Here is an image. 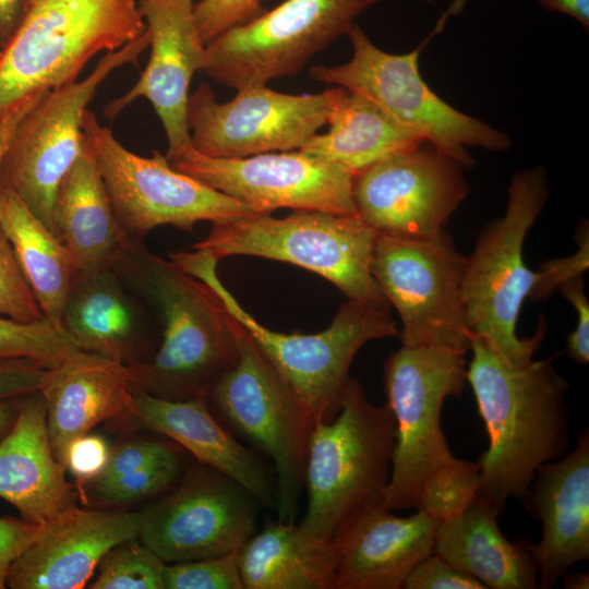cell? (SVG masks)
<instances>
[{
	"label": "cell",
	"instance_id": "9",
	"mask_svg": "<svg viewBox=\"0 0 589 589\" xmlns=\"http://www.w3.org/2000/svg\"><path fill=\"white\" fill-rule=\"evenodd\" d=\"M235 329L239 359L208 397L235 432L269 458L276 519L296 522L316 421L236 318Z\"/></svg>",
	"mask_w": 589,
	"mask_h": 589
},
{
	"label": "cell",
	"instance_id": "38",
	"mask_svg": "<svg viewBox=\"0 0 589 589\" xmlns=\"http://www.w3.org/2000/svg\"><path fill=\"white\" fill-rule=\"evenodd\" d=\"M262 0H200L194 17L205 45L227 31L256 19L264 12Z\"/></svg>",
	"mask_w": 589,
	"mask_h": 589
},
{
	"label": "cell",
	"instance_id": "35",
	"mask_svg": "<svg viewBox=\"0 0 589 589\" xmlns=\"http://www.w3.org/2000/svg\"><path fill=\"white\" fill-rule=\"evenodd\" d=\"M178 458L156 462L107 480H94L93 498L100 503H129L155 495L176 480Z\"/></svg>",
	"mask_w": 589,
	"mask_h": 589
},
{
	"label": "cell",
	"instance_id": "32",
	"mask_svg": "<svg viewBox=\"0 0 589 589\" xmlns=\"http://www.w3.org/2000/svg\"><path fill=\"white\" fill-rule=\"evenodd\" d=\"M479 474V461L452 455L424 479L414 509L440 522L461 516L477 497Z\"/></svg>",
	"mask_w": 589,
	"mask_h": 589
},
{
	"label": "cell",
	"instance_id": "44",
	"mask_svg": "<svg viewBox=\"0 0 589 589\" xmlns=\"http://www.w3.org/2000/svg\"><path fill=\"white\" fill-rule=\"evenodd\" d=\"M48 370L32 359H0V401L39 392Z\"/></svg>",
	"mask_w": 589,
	"mask_h": 589
},
{
	"label": "cell",
	"instance_id": "34",
	"mask_svg": "<svg viewBox=\"0 0 589 589\" xmlns=\"http://www.w3.org/2000/svg\"><path fill=\"white\" fill-rule=\"evenodd\" d=\"M98 566L91 589H164L166 563L135 538L109 550Z\"/></svg>",
	"mask_w": 589,
	"mask_h": 589
},
{
	"label": "cell",
	"instance_id": "26",
	"mask_svg": "<svg viewBox=\"0 0 589 589\" xmlns=\"http://www.w3.org/2000/svg\"><path fill=\"white\" fill-rule=\"evenodd\" d=\"M55 232L71 254L75 275L112 268L128 239L86 139L82 154L60 185Z\"/></svg>",
	"mask_w": 589,
	"mask_h": 589
},
{
	"label": "cell",
	"instance_id": "4",
	"mask_svg": "<svg viewBox=\"0 0 589 589\" xmlns=\"http://www.w3.org/2000/svg\"><path fill=\"white\" fill-rule=\"evenodd\" d=\"M169 257L214 291L315 421H330L339 412L358 351L371 340L399 336L388 306L353 300H347L320 333L272 330L249 314L224 286L216 271L218 261L207 251L191 248Z\"/></svg>",
	"mask_w": 589,
	"mask_h": 589
},
{
	"label": "cell",
	"instance_id": "29",
	"mask_svg": "<svg viewBox=\"0 0 589 589\" xmlns=\"http://www.w3.org/2000/svg\"><path fill=\"white\" fill-rule=\"evenodd\" d=\"M328 130L312 135L299 151L353 176L404 149L424 143L362 95L338 86Z\"/></svg>",
	"mask_w": 589,
	"mask_h": 589
},
{
	"label": "cell",
	"instance_id": "36",
	"mask_svg": "<svg viewBox=\"0 0 589 589\" xmlns=\"http://www.w3.org/2000/svg\"><path fill=\"white\" fill-rule=\"evenodd\" d=\"M166 589H244L238 551L220 556L166 564Z\"/></svg>",
	"mask_w": 589,
	"mask_h": 589
},
{
	"label": "cell",
	"instance_id": "40",
	"mask_svg": "<svg viewBox=\"0 0 589 589\" xmlns=\"http://www.w3.org/2000/svg\"><path fill=\"white\" fill-rule=\"evenodd\" d=\"M405 589H486L474 577L459 570L437 553L422 558L407 576Z\"/></svg>",
	"mask_w": 589,
	"mask_h": 589
},
{
	"label": "cell",
	"instance_id": "28",
	"mask_svg": "<svg viewBox=\"0 0 589 589\" xmlns=\"http://www.w3.org/2000/svg\"><path fill=\"white\" fill-rule=\"evenodd\" d=\"M238 564L244 589H330L335 553L297 522L268 519L238 551Z\"/></svg>",
	"mask_w": 589,
	"mask_h": 589
},
{
	"label": "cell",
	"instance_id": "30",
	"mask_svg": "<svg viewBox=\"0 0 589 589\" xmlns=\"http://www.w3.org/2000/svg\"><path fill=\"white\" fill-rule=\"evenodd\" d=\"M122 286L113 268L75 275L61 325L82 350L125 361L140 317Z\"/></svg>",
	"mask_w": 589,
	"mask_h": 589
},
{
	"label": "cell",
	"instance_id": "43",
	"mask_svg": "<svg viewBox=\"0 0 589 589\" xmlns=\"http://www.w3.org/2000/svg\"><path fill=\"white\" fill-rule=\"evenodd\" d=\"M110 456L106 441L94 434L75 438L67 450L65 470L81 483L95 480L105 469Z\"/></svg>",
	"mask_w": 589,
	"mask_h": 589
},
{
	"label": "cell",
	"instance_id": "45",
	"mask_svg": "<svg viewBox=\"0 0 589 589\" xmlns=\"http://www.w3.org/2000/svg\"><path fill=\"white\" fill-rule=\"evenodd\" d=\"M43 527L24 519L0 517V589L7 587L13 562L39 537Z\"/></svg>",
	"mask_w": 589,
	"mask_h": 589
},
{
	"label": "cell",
	"instance_id": "23",
	"mask_svg": "<svg viewBox=\"0 0 589 589\" xmlns=\"http://www.w3.org/2000/svg\"><path fill=\"white\" fill-rule=\"evenodd\" d=\"M139 389L135 363L81 350L50 368L39 390L47 431L58 464L65 470L70 444L103 421L133 416Z\"/></svg>",
	"mask_w": 589,
	"mask_h": 589
},
{
	"label": "cell",
	"instance_id": "41",
	"mask_svg": "<svg viewBox=\"0 0 589 589\" xmlns=\"http://www.w3.org/2000/svg\"><path fill=\"white\" fill-rule=\"evenodd\" d=\"M177 458L171 447L151 441L125 443L112 452L104 471L95 480H107L143 467ZM94 481V480H93Z\"/></svg>",
	"mask_w": 589,
	"mask_h": 589
},
{
	"label": "cell",
	"instance_id": "7",
	"mask_svg": "<svg viewBox=\"0 0 589 589\" xmlns=\"http://www.w3.org/2000/svg\"><path fill=\"white\" fill-rule=\"evenodd\" d=\"M549 192L541 167L517 171L508 187L505 213L481 231L464 269L462 301L470 334L484 338L518 365L533 360L545 337L543 315L528 338L518 337L517 322L537 280V272L525 263L524 243Z\"/></svg>",
	"mask_w": 589,
	"mask_h": 589
},
{
	"label": "cell",
	"instance_id": "15",
	"mask_svg": "<svg viewBox=\"0 0 589 589\" xmlns=\"http://www.w3.org/2000/svg\"><path fill=\"white\" fill-rule=\"evenodd\" d=\"M218 103L204 82L190 94L188 125L192 146L216 158L299 149L327 123L338 86L316 94L292 95L266 84L236 89Z\"/></svg>",
	"mask_w": 589,
	"mask_h": 589
},
{
	"label": "cell",
	"instance_id": "14",
	"mask_svg": "<svg viewBox=\"0 0 589 589\" xmlns=\"http://www.w3.org/2000/svg\"><path fill=\"white\" fill-rule=\"evenodd\" d=\"M465 264L445 229L423 239L377 233L371 273L400 317L402 346L469 350Z\"/></svg>",
	"mask_w": 589,
	"mask_h": 589
},
{
	"label": "cell",
	"instance_id": "37",
	"mask_svg": "<svg viewBox=\"0 0 589 589\" xmlns=\"http://www.w3.org/2000/svg\"><path fill=\"white\" fill-rule=\"evenodd\" d=\"M0 315L21 322H34L45 317L1 226Z\"/></svg>",
	"mask_w": 589,
	"mask_h": 589
},
{
	"label": "cell",
	"instance_id": "16",
	"mask_svg": "<svg viewBox=\"0 0 589 589\" xmlns=\"http://www.w3.org/2000/svg\"><path fill=\"white\" fill-rule=\"evenodd\" d=\"M168 160L176 170L256 214L291 208L357 215L352 200L354 176L299 149L216 158L190 146Z\"/></svg>",
	"mask_w": 589,
	"mask_h": 589
},
{
	"label": "cell",
	"instance_id": "48",
	"mask_svg": "<svg viewBox=\"0 0 589 589\" xmlns=\"http://www.w3.org/2000/svg\"><path fill=\"white\" fill-rule=\"evenodd\" d=\"M43 94H40L39 96H37L33 100H31L27 105H25L20 111H17L15 115H13L4 124H2L0 127V191H1V165H2V160H3V156H4L5 151L8 148V145L10 143V140H11V137L13 135V132H14L19 121L25 115V112L36 103V100Z\"/></svg>",
	"mask_w": 589,
	"mask_h": 589
},
{
	"label": "cell",
	"instance_id": "47",
	"mask_svg": "<svg viewBox=\"0 0 589 589\" xmlns=\"http://www.w3.org/2000/svg\"><path fill=\"white\" fill-rule=\"evenodd\" d=\"M548 10L566 14L589 27V0H536Z\"/></svg>",
	"mask_w": 589,
	"mask_h": 589
},
{
	"label": "cell",
	"instance_id": "39",
	"mask_svg": "<svg viewBox=\"0 0 589 589\" xmlns=\"http://www.w3.org/2000/svg\"><path fill=\"white\" fill-rule=\"evenodd\" d=\"M577 251L566 257L544 261L537 272V280L529 300H544L568 279L584 275L589 267V230L587 220H581L576 230Z\"/></svg>",
	"mask_w": 589,
	"mask_h": 589
},
{
	"label": "cell",
	"instance_id": "19",
	"mask_svg": "<svg viewBox=\"0 0 589 589\" xmlns=\"http://www.w3.org/2000/svg\"><path fill=\"white\" fill-rule=\"evenodd\" d=\"M193 1L141 0L139 9L149 34L148 63L137 82L104 110L112 120L136 98H146L165 130L167 159L192 146L187 117L189 91L194 73L203 69L206 51Z\"/></svg>",
	"mask_w": 589,
	"mask_h": 589
},
{
	"label": "cell",
	"instance_id": "49",
	"mask_svg": "<svg viewBox=\"0 0 589 589\" xmlns=\"http://www.w3.org/2000/svg\"><path fill=\"white\" fill-rule=\"evenodd\" d=\"M20 401L21 397L10 398L0 401V438L12 426L19 412Z\"/></svg>",
	"mask_w": 589,
	"mask_h": 589
},
{
	"label": "cell",
	"instance_id": "24",
	"mask_svg": "<svg viewBox=\"0 0 589 589\" xmlns=\"http://www.w3.org/2000/svg\"><path fill=\"white\" fill-rule=\"evenodd\" d=\"M206 397L183 400L135 389L133 416L147 428L179 443L206 465L243 486L262 507L275 510V477L254 449L223 428L206 405Z\"/></svg>",
	"mask_w": 589,
	"mask_h": 589
},
{
	"label": "cell",
	"instance_id": "8",
	"mask_svg": "<svg viewBox=\"0 0 589 589\" xmlns=\"http://www.w3.org/2000/svg\"><path fill=\"white\" fill-rule=\"evenodd\" d=\"M376 237L358 215L294 211L275 218L251 213L214 223L192 249L218 262L249 255L289 263L332 283L348 300L390 308L371 273Z\"/></svg>",
	"mask_w": 589,
	"mask_h": 589
},
{
	"label": "cell",
	"instance_id": "12",
	"mask_svg": "<svg viewBox=\"0 0 589 589\" xmlns=\"http://www.w3.org/2000/svg\"><path fill=\"white\" fill-rule=\"evenodd\" d=\"M83 134L124 233L143 240L153 229L193 231L199 221H225L253 213L243 203L176 170L166 155L142 157L127 149L86 109Z\"/></svg>",
	"mask_w": 589,
	"mask_h": 589
},
{
	"label": "cell",
	"instance_id": "50",
	"mask_svg": "<svg viewBox=\"0 0 589 589\" xmlns=\"http://www.w3.org/2000/svg\"><path fill=\"white\" fill-rule=\"evenodd\" d=\"M564 588L566 589H588L589 574L588 573H565L562 576Z\"/></svg>",
	"mask_w": 589,
	"mask_h": 589
},
{
	"label": "cell",
	"instance_id": "25",
	"mask_svg": "<svg viewBox=\"0 0 589 589\" xmlns=\"http://www.w3.org/2000/svg\"><path fill=\"white\" fill-rule=\"evenodd\" d=\"M64 472L50 446L44 397L40 392L21 397L16 418L0 438V497L22 519L46 525L77 507Z\"/></svg>",
	"mask_w": 589,
	"mask_h": 589
},
{
	"label": "cell",
	"instance_id": "2",
	"mask_svg": "<svg viewBox=\"0 0 589 589\" xmlns=\"http://www.w3.org/2000/svg\"><path fill=\"white\" fill-rule=\"evenodd\" d=\"M142 241L128 237L112 266L161 325L152 361L135 364L139 389L171 400L207 398L239 359L235 318L206 284Z\"/></svg>",
	"mask_w": 589,
	"mask_h": 589
},
{
	"label": "cell",
	"instance_id": "42",
	"mask_svg": "<svg viewBox=\"0 0 589 589\" xmlns=\"http://www.w3.org/2000/svg\"><path fill=\"white\" fill-rule=\"evenodd\" d=\"M557 291L572 304L576 326L566 338L567 356L579 364L589 362V301L585 292L584 275L566 280Z\"/></svg>",
	"mask_w": 589,
	"mask_h": 589
},
{
	"label": "cell",
	"instance_id": "11",
	"mask_svg": "<svg viewBox=\"0 0 589 589\" xmlns=\"http://www.w3.org/2000/svg\"><path fill=\"white\" fill-rule=\"evenodd\" d=\"M465 350L402 346L383 364L386 404L395 419V447L383 503L390 510L414 509L424 479L452 456L441 428L448 396L467 382Z\"/></svg>",
	"mask_w": 589,
	"mask_h": 589
},
{
	"label": "cell",
	"instance_id": "6",
	"mask_svg": "<svg viewBox=\"0 0 589 589\" xmlns=\"http://www.w3.org/2000/svg\"><path fill=\"white\" fill-rule=\"evenodd\" d=\"M465 2L455 0L431 34L405 53L382 50L353 24L347 34L352 45L350 60L337 65L317 64L310 69L309 75L314 81L362 95L422 142L470 168L474 161L468 147L501 152L510 147V139L503 131L452 107L431 89L419 70L423 48Z\"/></svg>",
	"mask_w": 589,
	"mask_h": 589
},
{
	"label": "cell",
	"instance_id": "18",
	"mask_svg": "<svg viewBox=\"0 0 589 589\" xmlns=\"http://www.w3.org/2000/svg\"><path fill=\"white\" fill-rule=\"evenodd\" d=\"M261 507L238 482L203 465L143 510L137 538L166 564L220 556L256 532Z\"/></svg>",
	"mask_w": 589,
	"mask_h": 589
},
{
	"label": "cell",
	"instance_id": "31",
	"mask_svg": "<svg viewBox=\"0 0 589 589\" xmlns=\"http://www.w3.org/2000/svg\"><path fill=\"white\" fill-rule=\"evenodd\" d=\"M0 226L44 316L62 327L63 309L75 278L69 250L16 194L2 187Z\"/></svg>",
	"mask_w": 589,
	"mask_h": 589
},
{
	"label": "cell",
	"instance_id": "27",
	"mask_svg": "<svg viewBox=\"0 0 589 589\" xmlns=\"http://www.w3.org/2000/svg\"><path fill=\"white\" fill-rule=\"evenodd\" d=\"M498 515L474 500L461 516L440 522L434 542L437 553L486 589H536L539 565L529 541H508L497 525Z\"/></svg>",
	"mask_w": 589,
	"mask_h": 589
},
{
	"label": "cell",
	"instance_id": "33",
	"mask_svg": "<svg viewBox=\"0 0 589 589\" xmlns=\"http://www.w3.org/2000/svg\"><path fill=\"white\" fill-rule=\"evenodd\" d=\"M82 349L46 317L21 322L0 315V359L26 358L53 368Z\"/></svg>",
	"mask_w": 589,
	"mask_h": 589
},
{
	"label": "cell",
	"instance_id": "17",
	"mask_svg": "<svg viewBox=\"0 0 589 589\" xmlns=\"http://www.w3.org/2000/svg\"><path fill=\"white\" fill-rule=\"evenodd\" d=\"M464 168L428 143L393 154L353 177L356 213L380 235L430 238L469 192Z\"/></svg>",
	"mask_w": 589,
	"mask_h": 589
},
{
	"label": "cell",
	"instance_id": "20",
	"mask_svg": "<svg viewBox=\"0 0 589 589\" xmlns=\"http://www.w3.org/2000/svg\"><path fill=\"white\" fill-rule=\"evenodd\" d=\"M143 512L79 507L44 525L39 537L13 562L12 589H81L117 544L136 538Z\"/></svg>",
	"mask_w": 589,
	"mask_h": 589
},
{
	"label": "cell",
	"instance_id": "5",
	"mask_svg": "<svg viewBox=\"0 0 589 589\" xmlns=\"http://www.w3.org/2000/svg\"><path fill=\"white\" fill-rule=\"evenodd\" d=\"M395 447V419L388 405L369 400L350 378L341 407L330 421H316L311 434L304 488L308 507L298 527L330 543L362 509L383 503Z\"/></svg>",
	"mask_w": 589,
	"mask_h": 589
},
{
	"label": "cell",
	"instance_id": "13",
	"mask_svg": "<svg viewBox=\"0 0 589 589\" xmlns=\"http://www.w3.org/2000/svg\"><path fill=\"white\" fill-rule=\"evenodd\" d=\"M383 0H285L206 45L202 71L240 89L294 75Z\"/></svg>",
	"mask_w": 589,
	"mask_h": 589
},
{
	"label": "cell",
	"instance_id": "10",
	"mask_svg": "<svg viewBox=\"0 0 589 589\" xmlns=\"http://www.w3.org/2000/svg\"><path fill=\"white\" fill-rule=\"evenodd\" d=\"M148 47L146 28L121 48L107 51L84 80L45 92L19 121L3 156L1 187L53 232L60 185L85 147L82 121L88 104L111 72L137 64Z\"/></svg>",
	"mask_w": 589,
	"mask_h": 589
},
{
	"label": "cell",
	"instance_id": "21",
	"mask_svg": "<svg viewBox=\"0 0 589 589\" xmlns=\"http://www.w3.org/2000/svg\"><path fill=\"white\" fill-rule=\"evenodd\" d=\"M440 521L421 510L400 517L384 503L362 509L330 542V589H400L411 569L434 552Z\"/></svg>",
	"mask_w": 589,
	"mask_h": 589
},
{
	"label": "cell",
	"instance_id": "3",
	"mask_svg": "<svg viewBox=\"0 0 589 589\" xmlns=\"http://www.w3.org/2000/svg\"><path fill=\"white\" fill-rule=\"evenodd\" d=\"M145 31L135 0H26L0 51V127L40 94L76 81L98 52Z\"/></svg>",
	"mask_w": 589,
	"mask_h": 589
},
{
	"label": "cell",
	"instance_id": "46",
	"mask_svg": "<svg viewBox=\"0 0 589 589\" xmlns=\"http://www.w3.org/2000/svg\"><path fill=\"white\" fill-rule=\"evenodd\" d=\"M26 0H0V51L8 45L16 32Z\"/></svg>",
	"mask_w": 589,
	"mask_h": 589
},
{
	"label": "cell",
	"instance_id": "1",
	"mask_svg": "<svg viewBox=\"0 0 589 589\" xmlns=\"http://www.w3.org/2000/svg\"><path fill=\"white\" fill-rule=\"evenodd\" d=\"M467 366L489 445L479 458L476 500L498 516L509 497L522 500L537 469L567 453L569 409L567 380L552 358L518 365L488 340L470 334Z\"/></svg>",
	"mask_w": 589,
	"mask_h": 589
},
{
	"label": "cell",
	"instance_id": "22",
	"mask_svg": "<svg viewBox=\"0 0 589 589\" xmlns=\"http://www.w3.org/2000/svg\"><path fill=\"white\" fill-rule=\"evenodd\" d=\"M542 524L530 548L539 565L538 585L551 589L576 563L589 560V430L577 434L574 448L541 465L522 498Z\"/></svg>",
	"mask_w": 589,
	"mask_h": 589
}]
</instances>
